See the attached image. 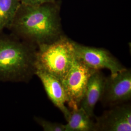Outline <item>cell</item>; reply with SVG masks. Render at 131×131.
<instances>
[{
	"label": "cell",
	"mask_w": 131,
	"mask_h": 131,
	"mask_svg": "<svg viewBox=\"0 0 131 131\" xmlns=\"http://www.w3.org/2000/svg\"><path fill=\"white\" fill-rule=\"evenodd\" d=\"M61 1L39 5L21 4L8 29L21 40L38 46L65 35L61 24Z\"/></svg>",
	"instance_id": "cell-1"
},
{
	"label": "cell",
	"mask_w": 131,
	"mask_h": 131,
	"mask_svg": "<svg viewBox=\"0 0 131 131\" xmlns=\"http://www.w3.org/2000/svg\"><path fill=\"white\" fill-rule=\"evenodd\" d=\"M37 47L0 33V81L28 83L35 75Z\"/></svg>",
	"instance_id": "cell-2"
},
{
	"label": "cell",
	"mask_w": 131,
	"mask_h": 131,
	"mask_svg": "<svg viewBox=\"0 0 131 131\" xmlns=\"http://www.w3.org/2000/svg\"><path fill=\"white\" fill-rule=\"evenodd\" d=\"M73 40L65 35L53 42L38 46L35 54L36 70H41L61 81L75 59Z\"/></svg>",
	"instance_id": "cell-3"
},
{
	"label": "cell",
	"mask_w": 131,
	"mask_h": 131,
	"mask_svg": "<svg viewBox=\"0 0 131 131\" xmlns=\"http://www.w3.org/2000/svg\"><path fill=\"white\" fill-rule=\"evenodd\" d=\"M96 70L75 57L70 69L61 81L66 94L67 103L71 109L79 107L89 78Z\"/></svg>",
	"instance_id": "cell-4"
},
{
	"label": "cell",
	"mask_w": 131,
	"mask_h": 131,
	"mask_svg": "<svg viewBox=\"0 0 131 131\" xmlns=\"http://www.w3.org/2000/svg\"><path fill=\"white\" fill-rule=\"evenodd\" d=\"M73 44L76 57L91 69H107L110 71V75L114 76L127 69L105 49L84 46L73 40Z\"/></svg>",
	"instance_id": "cell-5"
},
{
	"label": "cell",
	"mask_w": 131,
	"mask_h": 131,
	"mask_svg": "<svg viewBox=\"0 0 131 131\" xmlns=\"http://www.w3.org/2000/svg\"><path fill=\"white\" fill-rule=\"evenodd\" d=\"M131 98V70L126 69L114 76L106 77L100 101L103 106L112 107Z\"/></svg>",
	"instance_id": "cell-6"
},
{
	"label": "cell",
	"mask_w": 131,
	"mask_h": 131,
	"mask_svg": "<svg viewBox=\"0 0 131 131\" xmlns=\"http://www.w3.org/2000/svg\"><path fill=\"white\" fill-rule=\"evenodd\" d=\"M95 118L97 131H131V104L114 106Z\"/></svg>",
	"instance_id": "cell-7"
},
{
	"label": "cell",
	"mask_w": 131,
	"mask_h": 131,
	"mask_svg": "<svg viewBox=\"0 0 131 131\" xmlns=\"http://www.w3.org/2000/svg\"><path fill=\"white\" fill-rule=\"evenodd\" d=\"M35 75L41 81L48 98L61 111L67 122L70 115V110L66 106L67 98L61 81L55 76L41 70H36Z\"/></svg>",
	"instance_id": "cell-8"
},
{
	"label": "cell",
	"mask_w": 131,
	"mask_h": 131,
	"mask_svg": "<svg viewBox=\"0 0 131 131\" xmlns=\"http://www.w3.org/2000/svg\"><path fill=\"white\" fill-rule=\"evenodd\" d=\"M106 77L100 70H96L89 78L84 97L80 107L83 108L90 117H95L94 110L96 103L101 100Z\"/></svg>",
	"instance_id": "cell-9"
},
{
	"label": "cell",
	"mask_w": 131,
	"mask_h": 131,
	"mask_svg": "<svg viewBox=\"0 0 131 131\" xmlns=\"http://www.w3.org/2000/svg\"><path fill=\"white\" fill-rule=\"evenodd\" d=\"M91 118L81 107L71 109L65 131H97Z\"/></svg>",
	"instance_id": "cell-10"
},
{
	"label": "cell",
	"mask_w": 131,
	"mask_h": 131,
	"mask_svg": "<svg viewBox=\"0 0 131 131\" xmlns=\"http://www.w3.org/2000/svg\"><path fill=\"white\" fill-rule=\"evenodd\" d=\"M20 4L19 0H0V33L8 28Z\"/></svg>",
	"instance_id": "cell-11"
},
{
	"label": "cell",
	"mask_w": 131,
	"mask_h": 131,
	"mask_svg": "<svg viewBox=\"0 0 131 131\" xmlns=\"http://www.w3.org/2000/svg\"><path fill=\"white\" fill-rule=\"evenodd\" d=\"M34 119L42 127L44 131H65V125L56 122H52L40 117H35Z\"/></svg>",
	"instance_id": "cell-12"
},
{
	"label": "cell",
	"mask_w": 131,
	"mask_h": 131,
	"mask_svg": "<svg viewBox=\"0 0 131 131\" xmlns=\"http://www.w3.org/2000/svg\"><path fill=\"white\" fill-rule=\"evenodd\" d=\"M21 4L28 5H39L46 3H54L56 0H19Z\"/></svg>",
	"instance_id": "cell-13"
}]
</instances>
